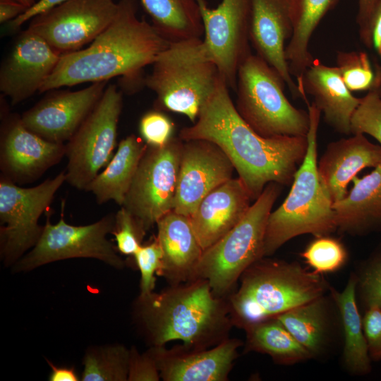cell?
Returning a JSON list of instances; mask_svg holds the SVG:
<instances>
[{
    "mask_svg": "<svg viewBox=\"0 0 381 381\" xmlns=\"http://www.w3.org/2000/svg\"><path fill=\"white\" fill-rule=\"evenodd\" d=\"M155 30L170 43L204 35L197 0H140Z\"/></svg>",
    "mask_w": 381,
    "mask_h": 381,
    "instance_id": "cell-29",
    "label": "cell"
},
{
    "mask_svg": "<svg viewBox=\"0 0 381 381\" xmlns=\"http://www.w3.org/2000/svg\"><path fill=\"white\" fill-rule=\"evenodd\" d=\"M117 10L114 0H68L32 18L28 29L64 54L90 44L111 23Z\"/></svg>",
    "mask_w": 381,
    "mask_h": 381,
    "instance_id": "cell-14",
    "label": "cell"
},
{
    "mask_svg": "<svg viewBox=\"0 0 381 381\" xmlns=\"http://www.w3.org/2000/svg\"><path fill=\"white\" fill-rule=\"evenodd\" d=\"M356 278V291L365 309L381 308V246L365 262Z\"/></svg>",
    "mask_w": 381,
    "mask_h": 381,
    "instance_id": "cell-36",
    "label": "cell"
},
{
    "mask_svg": "<svg viewBox=\"0 0 381 381\" xmlns=\"http://www.w3.org/2000/svg\"><path fill=\"white\" fill-rule=\"evenodd\" d=\"M363 327L371 361H381V308L365 309Z\"/></svg>",
    "mask_w": 381,
    "mask_h": 381,
    "instance_id": "cell-41",
    "label": "cell"
},
{
    "mask_svg": "<svg viewBox=\"0 0 381 381\" xmlns=\"http://www.w3.org/2000/svg\"><path fill=\"white\" fill-rule=\"evenodd\" d=\"M301 255L313 272L318 274L339 270L348 258L344 244L329 235L315 237Z\"/></svg>",
    "mask_w": 381,
    "mask_h": 381,
    "instance_id": "cell-34",
    "label": "cell"
},
{
    "mask_svg": "<svg viewBox=\"0 0 381 381\" xmlns=\"http://www.w3.org/2000/svg\"><path fill=\"white\" fill-rule=\"evenodd\" d=\"M183 141L172 137L144 152L121 206L147 231L173 210Z\"/></svg>",
    "mask_w": 381,
    "mask_h": 381,
    "instance_id": "cell-12",
    "label": "cell"
},
{
    "mask_svg": "<svg viewBox=\"0 0 381 381\" xmlns=\"http://www.w3.org/2000/svg\"><path fill=\"white\" fill-rule=\"evenodd\" d=\"M335 66L351 92H381V66L373 63L367 52L338 51Z\"/></svg>",
    "mask_w": 381,
    "mask_h": 381,
    "instance_id": "cell-33",
    "label": "cell"
},
{
    "mask_svg": "<svg viewBox=\"0 0 381 381\" xmlns=\"http://www.w3.org/2000/svg\"><path fill=\"white\" fill-rule=\"evenodd\" d=\"M306 104V95L323 114L325 121L337 132L351 135V119L361 102L342 80L336 66L315 60L304 73L298 85Z\"/></svg>",
    "mask_w": 381,
    "mask_h": 381,
    "instance_id": "cell-23",
    "label": "cell"
},
{
    "mask_svg": "<svg viewBox=\"0 0 381 381\" xmlns=\"http://www.w3.org/2000/svg\"><path fill=\"white\" fill-rule=\"evenodd\" d=\"M146 232L133 215L121 206L115 214L111 233L115 237L117 250L123 255L133 256L143 244Z\"/></svg>",
    "mask_w": 381,
    "mask_h": 381,
    "instance_id": "cell-37",
    "label": "cell"
},
{
    "mask_svg": "<svg viewBox=\"0 0 381 381\" xmlns=\"http://www.w3.org/2000/svg\"><path fill=\"white\" fill-rule=\"evenodd\" d=\"M174 129L172 121L158 109L145 113L139 123L142 139L150 146L165 145L173 137Z\"/></svg>",
    "mask_w": 381,
    "mask_h": 381,
    "instance_id": "cell-39",
    "label": "cell"
},
{
    "mask_svg": "<svg viewBox=\"0 0 381 381\" xmlns=\"http://www.w3.org/2000/svg\"><path fill=\"white\" fill-rule=\"evenodd\" d=\"M197 1L204 28L203 49L229 88L236 91L238 69L251 54V0H222L214 8L206 0Z\"/></svg>",
    "mask_w": 381,
    "mask_h": 381,
    "instance_id": "cell-13",
    "label": "cell"
},
{
    "mask_svg": "<svg viewBox=\"0 0 381 381\" xmlns=\"http://www.w3.org/2000/svg\"><path fill=\"white\" fill-rule=\"evenodd\" d=\"M238 281L239 287L226 298L233 325L243 329L320 298L327 288L320 274L299 263L266 257L248 267Z\"/></svg>",
    "mask_w": 381,
    "mask_h": 381,
    "instance_id": "cell-4",
    "label": "cell"
},
{
    "mask_svg": "<svg viewBox=\"0 0 381 381\" xmlns=\"http://www.w3.org/2000/svg\"><path fill=\"white\" fill-rule=\"evenodd\" d=\"M281 188L274 182L265 186L241 222L203 251L190 280L206 279L219 298H226L235 290L243 272L264 258L267 223Z\"/></svg>",
    "mask_w": 381,
    "mask_h": 381,
    "instance_id": "cell-7",
    "label": "cell"
},
{
    "mask_svg": "<svg viewBox=\"0 0 381 381\" xmlns=\"http://www.w3.org/2000/svg\"><path fill=\"white\" fill-rule=\"evenodd\" d=\"M147 147L145 141L134 134L123 139L105 169L85 190L95 195L98 204L114 200L121 206Z\"/></svg>",
    "mask_w": 381,
    "mask_h": 381,
    "instance_id": "cell-26",
    "label": "cell"
},
{
    "mask_svg": "<svg viewBox=\"0 0 381 381\" xmlns=\"http://www.w3.org/2000/svg\"><path fill=\"white\" fill-rule=\"evenodd\" d=\"M352 182L347 195L332 205L337 229L353 236L381 229V162Z\"/></svg>",
    "mask_w": 381,
    "mask_h": 381,
    "instance_id": "cell-25",
    "label": "cell"
},
{
    "mask_svg": "<svg viewBox=\"0 0 381 381\" xmlns=\"http://www.w3.org/2000/svg\"><path fill=\"white\" fill-rule=\"evenodd\" d=\"M285 85L279 73L257 54L251 53L238 69L236 111L261 136H307L308 112L291 104Z\"/></svg>",
    "mask_w": 381,
    "mask_h": 381,
    "instance_id": "cell-8",
    "label": "cell"
},
{
    "mask_svg": "<svg viewBox=\"0 0 381 381\" xmlns=\"http://www.w3.org/2000/svg\"><path fill=\"white\" fill-rule=\"evenodd\" d=\"M363 133L374 138L381 146V94L370 91L361 97L351 119V135Z\"/></svg>",
    "mask_w": 381,
    "mask_h": 381,
    "instance_id": "cell-35",
    "label": "cell"
},
{
    "mask_svg": "<svg viewBox=\"0 0 381 381\" xmlns=\"http://www.w3.org/2000/svg\"><path fill=\"white\" fill-rule=\"evenodd\" d=\"M221 78L202 39H194L170 43L144 83L156 95L155 109L183 114L193 123Z\"/></svg>",
    "mask_w": 381,
    "mask_h": 381,
    "instance_id": "cell-6",
    "label": "cell"
},
{
    "mask_svg": "<svg viewBox=\"0 0 381 381\" xmlns=\"http://www.w3.org/2000/svg\"><path fill=\"white\" fill-rule=\"evenodd\" d=\"M66 155V144L47 140L27 128L21 117H4L0 135L1 175L16 183H30Z\"/></svg>",
    "mask_w": 381,
    "mask_h": 381,
    "instance_id": "cell-16",
    "label": "cell"
},
{
    "mask_svg": "<svg viewBox=\"0 0 381 381\" xmlns=\"http://www.w3.org/2000/svg\"><path fill=\"white\" fill-rule=\"evenodd\" d=\"M47 362L51 368L49 381H78L80 380L73 368L57 366L47 359Z\"/></svg>",
    "mask_w": 381,
    "mask_h": 381,
    "instance_id": "cell-45",
    "label": "cell"
},
{
    "mask_svg": "<svg viewBox=\"0 0 381 381\" xmlns=\"http://www.w3.org/2000/svg\"><path fill=\"white\" fill-rule=\"evenodd\" d=\"M243 329L246 337L245 351L267 354L282 365H292L313 358L274 318L253 323Z\"/></svg>",
    "mask_w": 381,
    "mask_h": 381,
    "instance_id": "cell-30",
    "label": "cell"
},
{
    "mask_svg": "<svg viewBox=\"0 0 381 381\" xmlns=\"http://www.w3.org/2000/svg\"><path fill=\"white\" fill-rule=\"evenodd\" d=\"M61 55L27 29L17 39L0 71V90L16 104L40 92Z\"/></svg>",
    "mask_w": 381,
    "mask_h": 381,
    "instance_id": "cell-18",
    "label": "cell"
},
{
    "mask_svg": "<svg viewBox=\"0 0 381 381\" xmlns=\"http://www.w3.org/2000/svg\"><path fill=\"white\" fill-rule=\"evenodd\" d=\"M66 172L40 184L23 188L1 174L0 254L6 266L13 265L38 241L44 226L38 224L61 185Z\"/></svg>",
    "mask_w": 381,
    "mask_h": 381,
    "instance_id": "cell-10",
    "label": "cell"
},
{
    "mask_svg": "<svg viewBox=\"0 0 381 381\" xmlns=\"http://www.w3.org/2000/svg\"><path fill=\"white\" fill-rule=\"evenodd\" d=\"M294 0H251L250 40L256 54L284 80L294 98L303 95L291 76L285 43L293 33Z\"/></svg>",
    "mask_w": 381,
    "mask_h": 381,
    "instance_id": "cell-19",
    "label": "cell"
},
{
    "mask_svg": "<svg viewBox=\"0 0 381 381\" xmlns=\"http://www.w3.org/2000/svg\"><path fill=\"white\" fill-rule=\"evenodd\" d=\"M251 200L247 188L238 177L222 183L200 201L189 218L203 250L241 222Z\"/></svg>",
    "mask_w": 381,
    "mask_h": 381,
    "instance_id": "cell-21",
    "label": "cell"
},
{
    "mask_svg": "<svg viewBox=\"0 0 381 381\" xmlns=\"http://www.w3.org/2000/svg\"><path fill=\"white\" fill-rule=\"evenodd\" d=\"M15 1L23 4L24 6L27 8V9L32 7L37 1L36 0H15Z\"/></svg>",
    "mask_w": 381,
    "mask_h": 381,
    "instance_id": "cell-47",
    "label": "cell"
},
{
    "mask_svg": "<svg viewBox=\"0 0 381 381\" xmlns=\"http://www.w3.org/2000/svg\"><path fill=\"white\" fill-rule=\"evenodd\" d=\"M242 342L237 339L224 340L206 349H192L184 345L167 349L151 346L164 381H226Z\"/></svg>",
    "mask_w": 381,
    "mask_h": 381,
    "instance_id": "cell-20",
    "label": "cell"
},
{
    "mask_svg": "<svg viewBox=\"0 0 381 381\" xmlns=\"http://www.w3.org/2000/svg\"><path fill=\"white\" fill-rule=\"evenodd\" d=\"M234 171L230 159L215 143L202 139L183 141L173 210L190 217L208 193L232 178Z\"/></svg>",
    "mask_w": 381,
    "mask_h": 381,
    "instance_id": "cell-15",
    "label": "cell"
},
{
    "mask_svg": "<svg viewBox=\"0 0 381 381\" xmlns=\"http://www.w3.org/2000/svg\"><path fill=\"white\" fill-rule=\"evenodd\" d=\"M375 0H358V13L356 23L358 26V32L365 27Z\"/></svg>",
    "mask_w": 381,
    "mask_h": 381,
    "instance_id": "cell-46",
    "label": "cell"
},
{
    "mask_svg": "<svg viewBox=\"0 0 381 381\" xmlns=\"http://www.w3.org/2000/svg\"><path fill=\"white\" fill-rule=\"evenodd\" d=\"M340 0H294L293 33L286 46V58L289 72L298 86L306 70L314 59L309 44L315 30L324 16Z\"/></svg>",
    "mask_w": 381,
    "mask_h": 381,
    "instance_id": "cell-28",
    "label": "cell"
},
{
    "mask_svg": "<svg viewBox=\"0 0 381 381\" xmlns=\"http://www.w3.org/2000/svg\"><path fill=\"white\" fill-rule=\"evenodd\" d=\"M162 250L156 236L148 243L142 244L133 255L135 264L140 272V294L153 292L157 275L162 267Z\"/></svg>",
    "mask_w": 381,
    "mask_h": 381,
    "instance_id": "cell-38",
    "label": "cell"
},
{
    "mask_svg": "<svg viewBox=\"0 0 381 381\" xmlns=\"http://www.w3.org/2000/svg\"><path fill=\"white\" fill-rule=\"evenodd\" d=\"M306 105L310 118L307 152L295 173L287 197L268 217L264 257L273 255L298 236L312 234L319 237L337 230L333 202L318 168V131L321 112L313 102Z\"/></svg>",
    "mask_w": 381,
    "mask_h": 381,
    "instance_id": "cell-5",
    "label": "cell"
},
{
    "mask_svg": "<svg viewBox=\"0 0 381 381\" xmlns=\"http://www.w3.org/2000/svg\"><path fill=\"white\" fill-rule=\"evenodd\" d=\"M358 33L362 43L381 61V0H375L365 28Z\"/></svg>",
    "mask_w": 381,
    "mask_h": 381,
    "instance_id": "cell-42",
    "label": "cell"
},
{
    "mask_svg": "<svg viewBox=\"0 0 381 381\" xmlns=\"http://www.w3.org/2000/svg\"><path fill=\"white\" fill-rule=\"evenodd\" d=\"M229 89L222 78L195 122L183 127L179 138L183 141L206 140L218 145L230 159L252 200L271 182L291 185L307 152V136H261L240 116Z\"/></svg>",
    "mask_w": 381,
    "mask_h": 381,
    "instance_id": "cell-1",
    "label": "cell"
},
{
    "mask_svg": "<svg viewBox=\"0 0 381 381\" xmlns=\"http://www.w3.org/2000/svg\"><path fill=\"white\" fill-rule=\"evenodd\" d=\"M133 316L151 346L180 340L189 349H206L229 338L234 326L226 298L215 296L203 279L139 295Z\"/></svg>",
    "mask_w": 381,
    "mask_h": 381,
    "instance_id": "cell-3",
    "label": "cell"
},
{
    "mask_svg": "<svg viewBox=\"0 0 381 381\" xmlns=\"http://www.w3.org/2000/svg\"><path fill=\"white\" fill-rule=\"evenodd\" d=\"M64 205L62 202L60 220L56 224H52L47 214L38 241L13 265V271L28 272L52 262L75 258H95L122 269L125 262L107 238L114 229L115 215L109 214L88 225L73 226L64 220Z\"/></svg>",
    "mask_w": 381,
    "mask_h": 381,
    "instance_id": "cell-9",
    "label": "cell"
},
{
    "mask_svg": "<svg viewBox=\"0 0 381 381\" xmlns=\"http://www.w3.org/2000/svg\"><path fill=\"white\" fill-rule=\"evenodd\" d=\"M26 10L25 6L15 0H0V23L11 21Z\"/></svg>",
    "mask_w": 381,
    "mask_h": 381,
    "instance_id": "cell-44",
    "label": "cell"
},
{
    "mask_svg": "<svg viewBox=\"0 0 381 381\" xmlns=\"http://www.w3.org/2000/svg\"><path fill=\"white\" fill-rule=\"evenodd\" d=\"M130 349L121 344L94 346L83 358V381H128Z\"/></svg>",
    "mask_w": 381,
    "mask_h": 381,
    "instance_id": "cell-32",
    "label": "cell"
},
{
    "mask_svg": "<svg viewBox=\"0 0 381 381\" xmlns=\"http://www.w3.org/2000/svg\"><path fill=\"white\" fill-rule=\"evenodd\" d=\"M66 1L68 0H37L32 7L27 9L23 14L11 20L9 27L12 30L18 29L35 16Z\"/></svg>",
    "mask_w": 381,
    "mask_h": 381,
    "instance_id": "cell-43",
    "label": "cell"
},
{
    "mask_svg": "<svg viewBox=\"0 0 381 381\" xmlns=\"http://www.w3.org/2000/svg\"><path fill=\"white\" fill-rule=\"evenodd\" d=\"M123 107L122 93L114 85L101 98L66 144V181L78 190L87 186L112 158Z\"/></svg>",
    "mask_w": 381,
    "mask_h": 381,
    "instance_id": "cell-11",
    "label": "cell"
},
{
    "mask_svg": "<svg viewBox=\"0 0 381 381\" xmlns=\"http://www.w3.org/2000/svg\"><path fill=\"white\" fill-rule=\"evenodd\" d=\"M356 285V276H351L343 291L330 288V292L338 308L343 328L344 366L353 375H364L370 372L372 361L363 331V317L358 308Z\"/></svg>",
    "mask_w": 381,
    "mask_h": 381,
    "instance_id": "cell-27",
    "label": "cell"
},
{
    "mask_svg": "<svg viewBox=\"0 0 381 381\" xmlns=\"http://www.w3.org/2000/svg\"><path fill=\"white\" fill-rule=\"evenodd\" d=\"M156 224V237L163 254L157 276L164 277L170 285L190 281L204 250L189 217L171 210Z\"/></svg>",
    "mask_w": 381,
    "mask_h": 381,
    "instance_id": "cell-24",
    "label": "cell"
},
{
    "mask_svg": "<svg viewBox=\"0 0 381 381\" xmlns=\"http://www.w3.org/2000/svg\"><path fill=\"white\" fill-rule=\"evenodd\" d=\"M107 81L75 91L53 94L20 116L25 126L42 138L64 143L73 136L101 98Z\"/></svg>",
    "mask_w": 381,
    "mask_h": 381,
    "instance_id": "cell-17",
    "label": "cell"
},
{
    "mask_svg": "<svg viewBox=\"0 0 381 381\" xmlns=\"http://www.w3.org/2000/svg\"><path fill=\"white\" fill-rule=\"evenodd\" d=\"M137 0H119L115 17L86 48L61 54L39 92L116 76L136 80L170 42L137 16Z\"/></svg>",
    "mask_w": 381,
    "mask_h": 381,
    "instance_id": "cell-2",
    "label": "cell"
},
{
    "mask_svg": "<svg viewBox=\"0 0 381 381\" xmlns=\"http://www.w3.org/2000/svg\"><path fill=\"white\" fill-rule=\"evenodd\" d=\"M381 162V146L363 133L329 143L318 162L321 180L333 203L348 193V185L365 168Z\"/></svg>",
    "mask_w": 381,
    "mask_h": 381,
    "instance_id": "cell-22",
    "label": "cell"
},
{
    "mask_svg": "<svg viewBox=\"0 0 381 381\" xmlns=\"http://www.w3.org/2000/svg\"><path fill=\"white\" fill-rule=\"evenodd\" d=\"M290 334L315 357L325 347L327 309L323 296L293 308L276 317Z\"/></svg>",
    "mask_w": 381,
    "mask_h": 381,
    "instance_id": "cell-31",
    "label": "cell"
},
{
    "mask_svg": "<svg viewBox=\"0 0 381 381\" xmlns=\"http://www.w3.org/2000/svg\"><path fill=\"white\" fill-rule=\"evenodd\" d=\"M159 370L152 351L140 353L135 347L130 349L128 381H158Z\"/></svg>",
    "mask_w": 381,
    "mask_h": 381,
    "instance_id": "cell-40",
    "label": "cell"
}]
</instances>
